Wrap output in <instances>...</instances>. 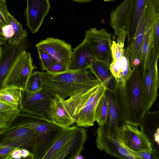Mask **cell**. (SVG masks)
Segmentation results:
<instances>
[{
    "mask_svg": "<svg viewBox=\"0 0 159 159\" xmlns=\"http://www.w3.org/2000/svg\"><path fill=\"white\" fill-rule=\"evenodd\" d=\"M7 39L5 37L1 31H0V47H2L7 43Z\"/></svg>",
    "mask_w": 159,
    "mask_h": 159,
    "instance_id": "cell-42",
    "label": "cell"
},
{
    "mask_svg": "<svg viewBox=\"0 0 159 159\" xmlns=\"http://www.w3.org/2000/svg\"><path fill=\"white\" fill-rule=\"evenodd\" d=\"M8 18L14 30V34L8 40V42L13 45H18L26 39L27 30H24L20 23L10 13L8 14Z\"/></svg>",
    "mask_w": 159,
    "mask_h": 159,
    "instance_id": "cell-30",
    "label": "cell"
},
{
    "mask_svg": "<svg viewBox=\"0 0 159 159\" xmlns=\"http://www.w3.org/2000/svg\"><path fill=\"white\" fill-rule=\"evenodd\" d=\"M84 157L81 154L78 155L76 156L74 158V159H84Z\"/></svg>",
    "mask_w": 159,
    "mask_h": 159,
    "instance_id": "cell-45",
    "label": "cell"
},
{
    "mask_svg": "<svg viewBox=\"0 0 159 159\" xmlns=\"http://www.w3.org/2000/svg\"><path fill=\"white\" fill-rule=\"evenodd\" d=\"M155 9L157 13L159 14V0H154Z\"/></svg>",
    "mask_w": 159,
    "mask_h": 159,
    "instance_id": "cell-43",
    "label": "cell"
},
{
    "mask_svg": "<svg viewBox=\"0 0 159 159\" xmlns=\"http://www.w3.org/2000/svg\"><path fill=\"white\" fill-rule=\"evenodd\" d=\"M131 5V0H124L115 9L112 10L110 14V25L114 29V35L117 36L122 25L124 16L128 12Z\"/></svg>",
    "mask_w": 159,
    "mask_h": 159,
    "instance_id": "cell-27",
    "label": "cell"
},
{
    "mask_svg": "<svg viewBox=\"0 0 159 159\" xmlns=\"http://www.w3.org/2000/svg\"><path fill=\"white\" fill-rule=\"evenodd\" d=\"M86 131L84 127L78 126L75 134L55 159H74L81 154L87 139Z\"/></svg>",
    "mask_w": 159,
    "mask_h": 159,
    "instance_id": "cell-18",
    "label": "cell"
},
{
    "mask_svg": "<svg viewBox=\"0 0 159 159\" xmlns=\"http://www.w3.org/2000/svg\"><path fill=\"white\" fill-rule=\"evenodd\" d=\"M26 39L20 43L13 45L8 42L1 47L0 57V89L15 62L29 46Z\"/></svg>",
    "mask_w": 159,
    "mask_h": 159,
    "instance_id": "cell-14",
    "label": "cell"
},
{
    "mask_svg": "<svg viewBox=\"0 0 159 159\" xmlns=\"http://www.w3.org/2000/svg\"><path fill=\"white\" fill-rule=\"evenodd\" d=\"M30 129L39 135L34 159H42L62 129L50 120L36 115L20 113L9 127Z\"/></svg>",
    "mask_w": 159,
    "mask_h": 159,
    "instance_id": "cell-3",
    "label": "cell"
},
{
    "mask_svg": "<svg viewBox=\"0 0 159 159\" xmlns=\"http://www.w3.org/2000/svg\"><path fill=\"white\" fill-rule=\"evenodd\" d=\"M95 143L101 151L113 157L120 159H139L133 151L124 144L116 130L108 127L106 124L99 126L96 131Z\"/></svg>",
    "mask_w": 159,
    "mask_h": 159,
    "instance_id": "cell-5",
    "label": "cell"
},
{
    "mask_svg": "<svg viewBox=\"0 0 159 159\" xmlns=\"http://www.w3.org/2000/svg\"><path fill=\"white\" fill-rule=\"evenodd\" d=\"M67 70L62 65L57 61L48 68L46 70L47 72L52 74H58Z\"/></svg>",
    "mask_w": 159,
    "mask_h": 159,
    "instance_id": "cell-37",
    "label": "cell"
},
{
    "mask_svg": "<svg viewBox=\"0 0 159 159\" xmlns=\"http://www.w3.org/2000/svg\"><path fill=\"white\" fill-rule=\"evenodd\" d=\"M127 34L125 27L123 25L117 36V42L112 41L111 51L112 60L119 59L123 56Z\"/></svg>",
    "mask_w": 159,
    "mask_h": 159,
    "instance_id": "cell-29",
    "label": "cell"
},
{
    "mask_svg": "<svg viewBox=\"0 0 159 159\" xmlns=\"http://www.w3.org/2000/svg\"><path fill=\"white\" fill-rule=\"evenodd\" d=\"M159 16L154 24L153 35V54L157 57H159Z\"/></svg>",
    "mask_w": 159,
    "mask_h": 159,
    "instance_id": "cell-35",
    "label": "cell"
},
{
    "mask_svg": "<svg viewBox=\"0 0 159 159\" xmlns=\"http://www.w3.org/2000/svg\"><path fill=\"white\" fill-rule=\"evenodd\" d=\"M25 11L26 26L33 34L37 33L51 8L49 0H26Z\"/></svg>",
    "mask_w": 159,
    "mask_h": 159,
    "instance_id": "cell-16",
    "label": "cell"
},
{
    "mask_svg": "<svg viewBox=\"0 0 159 159\" xmlns=\"http://www.w3.org/2000/svg\"><path fill=\"white\" fill-rule=\"evenodd\" d=\"M109 69L117 86L124 89L133 70L129 46L124 49L123 56L120 59L112 60Z\"/></svg>",
    "mask_w": 159,
    "mask_h": 159,
    "instance_id": "cell-17",
    "label": "cell"
},
{
    "mask_svg": "<svg viewBox=\"0 0 159 159\" xmlns=\"http://www.w3.org/2000/svg\"><path fill=\"white\" fill-rule=\"evenodd\" d=\"M37 48L41 61L42 70H46L48 68L57 62L51 55L44 50L39 48Z\"/></svg>",
    "mask_w": 159,
    "mask_h": 159,
    "instance_id": "cell-33",
    "label": "cell"
},
{
    "mask_svg": "<svg viewBox=\"0 0 159 159\" xmlns=\"http://www.w3.org/2000/svg\"><path fill=\"white\" fill-rule=\"evenodd\" d=\"M134 152L138 156L139 159H158L159 157L158 151L154 148Z\"/></svg>",
    "mask_w": 159,
    "mask_h": 159,
    "instance_id": "cell-36",
    "label": "cell"
},
{
    "mask_svg": "<svg viewBox=\"0 0 159 159\" xmlns=\"http://www.w3.org/2000/svg\"><path fill=\"white\" fill-rule=\"evenodd\" d=\"M1 30L4 35L8 40L10 39L14 34V30L11 24L3 26Z\"/></svg>",
    "mask_w": 159,
    "mask_h": 159,
    "instance_id": "cell-39",
    "label": "cell"
},
{
    "mask_svg": "<svg viewBox=\"0 0 159 159\" xmlns=\"http://www.w3.org/2000/svg\"><path fill=\"white\" fill-rule=\"evenodd\" d=\"M84 39L95 60L109 67L112 60L111 34L104 28L97 30L91 27L85 31Z\"/></svg>",
    "mask_w": 159,
    "mask_h": 159,
    "instance_id": "cell-7",
    "label": "cell"
},
{
    "mask_svg": "<svg viewBox=\"0 0 159 159\" xmlns=\"http://www.w3.org/2000/svg\"><path fill=\"white\" fill-rule=\"evenodd\" d=\"M20 113L18 106L0 99V131L7 129Z\"/></svg>",
    "mask_w": 159,
    "mask_h": 159,
    "instance_id": "cell-26",
    "label": "cell"
},
{
    "mask_svg": "<svg viewBox=\"0 0 159 159\" xmlns=\"http://www.w3.org/2000/svg\"><path fill=\"white\" fill-rule=\"evenodd\" d=\"M57 95H52L49 111L50 120L62 128L69 127L75 121L64 107L63 99Z\"/></svg>",
    "mask_w": 159,
    "mask_h": 159,
    "instance_id": "cell-19",
    "label": "cell"
},
{
    "mask_svg": "<svg viewBox=\"0 0 159 159\" xmlns=\"http://www.w3.org/2000/svg\"><path fill=\"white\" fill-rule=\"evenodd\" d=\"M124 89L126 124L139 126L147 111L141 90V70L139 65L132 69Z\"/></svg>",
    "mask_w": 159,
    "mask_h": 159,
    "instance_id": "cell-4",
    "label": "cell"
},
{
    "mask_svg": "<svg viewBox=\"0 0 159 159\" xmlns=\"http://www.w3.org/2000/svg\"><path fill=\"white\" fill-rule=\"evenodd\" d=\"M35 46L36 48H40L48 53L57 61L68 70L72 52L70 44L59 39L47 37Z\"/></svg>",
    "mask_w": 159,
    "mask_h": 159,
    "instance_id": "cell-15",
    "label": "cell"
},
{
    "mask_svg": "<svg viewBox=\"0 0 159 159\" xmlns=\"http://www.w3.org/2000/svg\"><path fill=\"white\" fill-rule=\"evenodd\" d=\"M159 111H147L139 126L151 142L153 148L159 150Z\"/></svg>",
    "mask_w": 159,
    "mask_h": 159,
    "instance_id": "cell-22",
    "label": "cell"
},
{
    "mask_svg": "<svg viewBox=\"0 0 159 159\" xmlns=\"http://www.w3.org/2000/svg\"><path fill=\"white\" fill-rule=\"evenodd\" d=\"M9 13L7 7L6 0H0V29L11 24L8 18Z\"/></svg>",
    "mask_w": 159,
    "mask_h": 159,
    "instance_id": "cell-34",
    "label": "cell"
},
{
    "mask_svg": "<svg viewBox=\"0 0 159 159\" xmlns=\"http://www.w3.org/2000/svg\"><path fill=\"white\" fill-rule=\"evenodd\" d=\"M159 14L157 13L154 0H147L143 11L138 21L130 44L131 64L137 59L140 47L146 30L155 22Z\"/></svg>",
    "mask_w": 159,
    "mask_h": 159,
    "instance_id": "cell-8",
    "label": "cell"
},
{
    "mask_svg": "<svg viewBox=\"0 0 159 159\" xmlns=\"http://www.w3.org/2000/svg\"><path fill=\"white\" fill-rule=\"evenodd\" d=\"M21 157V149L15 148L11 152L9 159H20Z\"/></svg>",
    "mask_w": 159,
    "mask_h": 159,
    "instance_id": "cell-40",
    "label": "cell"
},
{
    "mask_svg": "<svg viewBox=\"0 0 159 159\" xmlns=\"http://www.w3.org/2000/svg\"><path fill=\"white\" fill-rule=\"evenodd\" d=\"M43 83L40 72L36 71L30 75L26 86V92L34 93L40 91L43 89Z\"/></svg>",
    "mask_w": 159,
    "mask_h": 159,
    "instance_id": "cell-32",
    "label": "cell"
},
{
    "mask_svg": "<svg viewBox=\"0 0 159 159\" xmlns=\"http://www.w3.org/2000/svg\"><path fill=\"white\" fill-rule=\"evenodd\" d=\"M74 2H76L81 3H85L92 1V0H71Z\"/></svg>",
    "mask_w": 159,
    "mask_h": 159,
    "instance_id": "cell-44",
    "label": "cell"
},
{
    "mask_svg": "<svg viewBox=\"0 0 159 159\" xmlns=\"http://www.w3.org/2000/svg\"><path fill=\"white\" fill-rule=\"evenodd\" d=\"M147 0H131L130 8L123 17L122 25L127 32V45H129L137 25L146 5Z\"/></svg>",
    "mask_w": 159,
    "mask_h": 159,
    "instance_id": "cell-20",
    "label": "cell"
},
{
    "mask_svg": "<svg viewBox=\"0 0 159 159\" xmlns=\"http://www.w3.org/2000/svg\"><path fill=\"white\" fill-rule=\"evenodd\" d=\"M52 95L43 89L30 93L22 91L19 106L20 113L31 114L50 120L49 111Z\"/></svg>",
    "mask_w": 159,
    "mask_h": 159,
    "instance_id": "cell-9",
    "label": "cell"
},
{
    "mask_svg": "<svg viewBox=\"0 0 159 159\" xmlns=\"http://www.w3.org/2000/svg\"><path fill=\"white\" fill-rule=\"evenodd\" d=\"M1 47H0V57L1 54Z\"/></svg>",
    "mask_w": 159,
    "mask_h": 159,
    "instance_id": "cell-47",
    "label": "cell"
},
{
    "mask_svg": "<svg viewBox=\"0 0 159 159\" xmlns=\"http://www.w3.org/2000/svg\"><path fill=\"white\" fill-rule=\"evenodd\" d=\"M154 23L146 31L140 47L137 59L139 61L142 71L149 67L153 54Z\"/></svg>",
    "mask_w": 159,
    "mask_h": 159,
    "instance_id": "cell-23",
    "label": "cell"
},
{
    "mask_svg": "<svg viewBox=\"0 0 159 159\" xmlns=\"http://www.w3.org/2000/svg\"><path fill=\"white\" fill-rule=\"evenodd\" d=\"M159 57L153 54L149 67L145 70L141 71V92L147 111L149 110L152 106L158 95L157 91L159 87V80L158 61Z\"/></svg>",
    "mask_w": 159,
    "mask_h": 159,
    "instance_id": "cell-10",
    "label": "cell"
},
{
    "mask_svg": "<svg viewBox=\"0 0 159 159\" xmlns=\"http://www.w3.org/2000/svg\"><path fill=\"white\" fill-rule=\"evenodd\" d=\"M124 89L117 85L114 91L106 89L108 112L106 124L115 130L126 124L127 119L124 102Z\"/></svg>",
    "mask_w": 159,
    "mask_h": 159,
    "instance_id": "cell-11",
    "label": "cell"
},
{
    "mask_svg": "<svg viewBox=\"0 0 159 159\" xmlns=\"http://www.w3.org/2000/svg\"><path fill=\"white\" fill-rule=\"evenodd\" d=\"M78 126H70L62 128L47 152L42 159H55L73 136Z\"/></svg>",
    "mask_w": 159,
    "mask_h": 159,
    "instance_id": "cell-25",
    "label": "cell"
},
{
    "mask_svg": "<svg viewBox=\"0 0 159 159\" xmlns=\"http://www.w3.org/2000/svg\"><path fill=\"white\" fill-rule=\"evenodd\" d=\"M108 112L107 98L105 93L99 101L96 108L94 118L99 126L106 124Z\"/></svg>",
    "mask_w": 159,
    "mask_h": 159,
    "instance_id": "cell-31",
    "label": "cell"
},
{
    "mask_svg": "<svg viewBox=\"0 0 159 159\" xmlns=\"http://www.w3.org/2000/svg\"><path fill=\"white\" fill-rule=\"evenodd\" d=\"M138 126L125 124L116 130L124 145L133 152L152 149L150 141Z\"/></svg>",
    "mask_w": 159,
    "mask_h": 159,
    "instance_id": "cell-13",
    "label": "cell"
},
{
    "mask_svg": "<svg viewBox=\"0 0 159 159\" xmlns=\"http://www.w3.org/2000/svg\"><path fill=\"white\" fill-rule=\"evenodd\" d=\"M115 0H103L104 2H111L112 1H114Z\"/></svg>",
    "mask_w": 159,
    "mask_h": 159,
    "instance_id": "cell-46",
    "label": "cell"
},
{
    "mask_svg": "<svg viewBox=\"0 0 159 159\" xmlns=\"http://www.w3.org/2000/svg\"><path fill=\"white\" fill-rule=\"evenodd\" d=\"M88 68L91 72L104 84L107 89L112 91L115 90L117 84L109 66L100 61H95Z\"/></svg>",
    "mask_w": 159,
    "mask_h": 159,
    "instance_id": "cell-24",
    "label": "cell"
},
{
    "mask_svg": "<svg viewBox=\"0 0 159 159\" xmlns=\"http://www.w3.org/2000/svg\"><path fill=\"white\" fill-rule=\"evenodd\" d=\"M21 157L23 158L34 159L33 155L27 149L21 148Z\"/></svg>",
    "mask_w": 159,
    "mask_h": 159,
    "instance_id": "cell-41",
    "label": "cell"
},
{
    "mask_svg": "<svg viewBox=\"0 0 159 159\" xmlns=\"http://www.w3.org/2000/svg\"><path fill=\"white\" fill-rule=\"evenodd\" d=\"M31 53L24 52L15 62L6 78L3 88L14 87L25 90L27 81L34 69Z\"/></svg>",
    "mask_w": 159,
    "mask_h": 159,
    "instance_id": "cell-12",
    "label": "cell"
},
{
    "mask_svg": "<svg viewBox=\"0 0 159 159\" xmlns=\"http://www.w3.org/2000/svg\"><path fill=\"white\" fill-rule=\"evenodd\" d=\"M22 90L14 87H6L0 89V99L9 104L19 106Z\"/></svg>",
    "mask_w": 159,
    "mask_h": 159,
    "instance_id": "cell-28",
    "label": "cell"
},
{
    "mask_svg": "<svg viewBox=\"0 0 159 159\" xmlns=\"http://www.w3.org/2000/svg\"><path fill=\"white\" fill-rule=\"evenodd\" d=\"M39 135L25 127H9L0 131V144L14 148H25L34 155L35 153Z\"/></svg>",
    "mask_w": 159,
    "mask_h": 159,
    "instance_id": "cell-6",
    "label": "cell"
},
{
    "mask_svg": "<svg viewBox=\"0 0 159 159\" xmlns=\"http://www.w3.org/2000/svg\"><path fill=\"white\" fill-rule=\"evenodd\" d=\"M15 148L0 144V159H9L11 152Z\"/></svg>",
    "mask_w": 159,
    "mask_h": 159,
    "instance_id": "cell-38",
    "label": "cell"
},
{
    "mask_svg": "<svg viewBox=\"0 0 159 159\" xmlns=\"http://www.w3.org/2000/svg\"><path fill=\"white\" fill-rule=\"evenodd\" d=\"M43 89L52 95L63 99L75 96L100 85L102 83L89 68L68 70L58 74L40 72Z\"/></svg>",
    "mask_w": 159,
    "mask_h": 159,
    "instance_id": "cell-1",
    "label": "cell"
},
{
    "mask_svg": "<svg viewBox=\"0 0 159 159\" xmlns=\"http://www.w3.org/2000/svg\"><path fill=\"white\" fill-rule=\"evenodd\" d=\"M106 88L102 83L87 91L63 99L64 107L78 126H93L97 106Z\"/></svg>",
    "mask_w": 159,
    "mask_h": 159,
    "instance_id": "cell-2",
    "label": "cell"
},
{
    "mask_svg": "<svg viewBox=\"0 0 159 159\" xmlns=\"http://www.w3.org/2000/svg\"><path fill=\"white\" fill-rule=\"evenodd\" d=\"M73 50L69 70L89 68V66L96 61L85 39Z\"/></svg>",
    "mask_w": 159,
    "mask_h": 159,
    "instance_id": "cell-21",
    "label": "cell"
}]
</instances>
